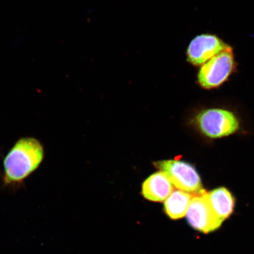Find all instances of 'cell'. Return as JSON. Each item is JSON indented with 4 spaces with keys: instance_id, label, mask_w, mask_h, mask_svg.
I'll list each match as a JSON object with an SVG mask.
<instances>
[{
    "instance_id": "obj_4",
    "label": "cell",
    "mask_w": 254,
    "mask_h": 254,
    "mask_svg": "<svg viewBox=\"0 0 254 254\" xmlns=\"http://www.w3.org/2000/svg\"><path fill=\"white\" fill-rule=\"evenodd\" d=\"M233 50L228 46L201 66L198 73V83L202 88H217L226 81L235 68Z\"/></svg>"
},
{
    "instance_id": "obj_6",
    "label": "cell",
    "mask_w": 254,
    "mask_h": 254,
    "mask_svg": "<svg viewBox=\"0 0 254 254\" xmlns=\"http://www.w3.org/2000/svg\"><path fill=\"white\" fill-rule=\"evenodd\" d=\"M227 47L215 35H199L190 41L187 52V59L193 65L202 66Z\"/></svg>"
},
{
    "instance_id": "obj_2",
    "label": "cell",
    "mask_w": 254,
    "mask_h": 254,
    "mask_svg": "<svg viewBox=\"0 0 254 254\" xmlns=\"http://www.w3.org/2000/svg\"><path fill=\"white\" fill-rule=\"evenodd\" d=\"M154 164L167 175L177 189L192 195L201 194L205 191L198 174L191 165L177 160L159 161Z\"/></svg>"
},
{
    "instance_id": "obj_5",
    "label": "cell",
    "mask_w": 254,
    "mask_h": 254,
    "mask_svg": "<svg viewBox=\"0 0 254 254\" xmlns=\"http://www.w3.org/2000/svg\"><path fill=\"white\" fill-rule=\"evenodd\" d=\"M186 216L190 226L204 234L217 230L222 223L212 209L205 191L193 195Z\"/></svg>"
},
{
    "instance_id": "obj_8",
    "label": "cell",
    "mask_w": 254,
    "mask_h": 254,
    "mask_svg": "<svg viewBox=\"0 0 254 254\" xmlns=\"http://www.w3.org/2000/svg\"><path fill=\"white\" fill-rule=\"evenodd\" d=\"M209 204L214 213L223 222L233 213L234 198L231 192L225 188H219L207 192Z\"/></svg>"
},
{
    "instance_id": "obj_1",
    "label": "cell",
    "mask_w": 254,
    "mask_h": 254,
    "mask_svg": "<svg viewBox=\"0 0 254 254\" xmlns=\"http://www.w3.org/2000/svg\"><path fill=\"white\" fill-rule=\"evenodd\" d=\"M45 157L44 145L32 136L18 139L3 160L1 183L5 189L15 190L39 169Z\"/></svg>"
},
{
    "instance_id": "obj_9",
    "label": "cell",
    "mask_w": 254,
    "mask_h": 254,
    "mask_svg": "<svg viewBox=\"0 0 254 254\" xmlns=\"http://www.w3.org/2000/svg\"><path fill=\"white\" fill-rule=\"evenodd\" d=\"M193 195L182 190H175L165 201V212L173 220L185 217Z\"/></svg>"
},
{
    "instance_id": "obj_7",
    "label": "cell",
    "mask_w": 254,
    "mask_h": 254,
    "mask_svg": "<svg viewBox=\"0 0 254 254\" xmlns=\"http://www.w3.org/2000/svg\"><path fill=\"white\" fill-rule=\"evenodd\" d=\"M174 190L173 184L167 175L161 171L149 177L142 187L144 197L154 202L166 201Z\"/></svg>"
},
{
    "instance_id": "obj_3",
    "label": "cell",
    "mask_w": 254,
    "mask_h": 254,
    "mask_svg": "<svg viewBox=\"0 0 254 254\" xmlns=\"http://www.w3.org/2000/svg\"><path fill=\"white\" fill-rule=\"evenodd\" d=\"M195 123L203 134L212 138L233 134L240 127L233 113L218 109L202 111L196 116Z\"/></svg>"
}]
</instances>
